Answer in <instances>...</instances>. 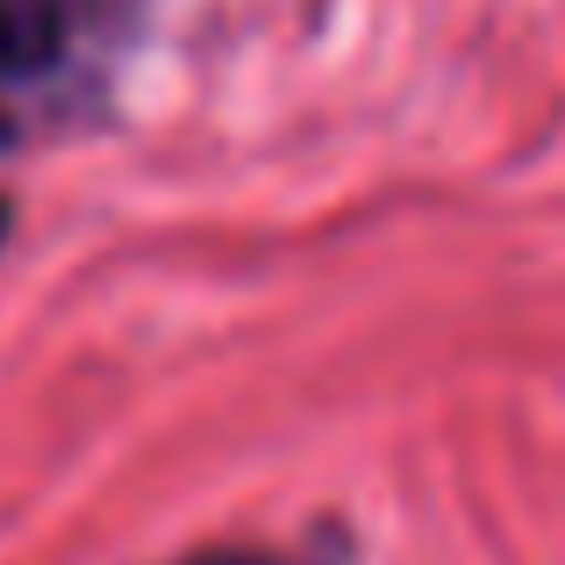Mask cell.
<instances>
[{"label": "cell", "instance_id": "cell-1", "mask_svg": "<svg viewBox=\"0 0 565 565\" xmlns=\"http://www.w3.org/2000/svg\"><path fill=\"white\" fill-rule=\"evenodd\" d=\"M72 43L65 0H0V79H43Z\"/></svg>", "mask_w": 565, "mask_h": 565}, {"label": "cell", "instance_id": "cell-2", "mask_svg": "<svg viewBox=\"0 0 565 565\" xmlns=\"http://www.w3.org/2000/svg\"><path fill=\"white\" fill-rule=\"evenodd\" d=\"M172 565H322V558L279 552V544H201V552H180Z\"/></svg>", "mask_w": 565, "mask_h": 565}, {"label": "cell", "instance_id": "cell-3", "mask_svg": "<svg viewBox=\"0 0 565 565\" xmlns=\"http://www.w3.org/2000/svg\"><path fill=\"white\" fill-rule=\"evenodd\" d=\"M8 230H14V201L0 193V250H8Z\"/></svg>", "mask_w": 565, "mask_h": 565}]
</instances>
